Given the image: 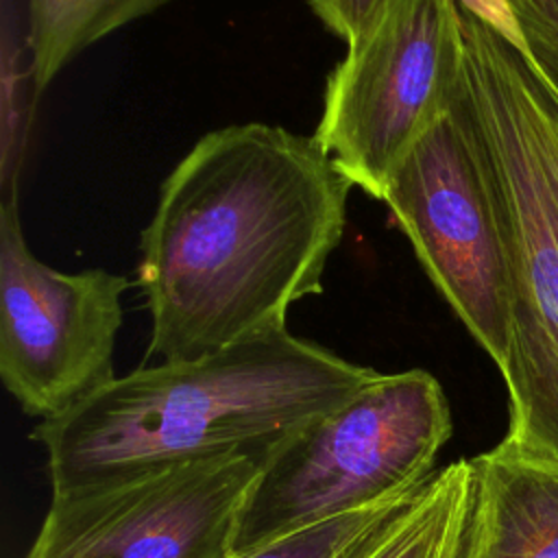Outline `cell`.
Masks as SVG:
<instances>
[{
  "mask_svg": "<svg viewBox=\"0 0 558 558\" xmlns=\"http://www.w3.org/2000/svg\"><path fill=\"white\" fill-rule=\"evenodd\" d=\"M377 375L286 327L196 360L116 377L39 421L52 495L126 482L205 458L257 451L331 410Z\"/></svg>",
  "mask_w": 558,
  "mask_h": 558,
  "instance_id": "cell-2",
  "label": "cell"
},
{
  "mask_svg": "<svg viewBox=\"0 0 558 558\" xmlns=\"http://www.w3.org/2000/svg\"><path fill=\"white\" fill-rule=\"evenodd\" d=\"M129 279L57 270L24 238L17 198L0 203V377L20 408L54 418L116 379Z\"/></svg>",
  "mask_w": 558,
  "mask_h": 558,
  "instance_id": "cell-6",
  "label": "cell"
},
{
  "mask_svg": "<svg viewBox=\"0 0 558 558\" xmlns=\"http://www.w3.org/2000/svg\"><path fill=\"white\" fill-rule=\"evenodd\" d=\"M449 436V403L432 373H377L264 451L235 521L231 554L414 490L436 471Z\"/></svg>",
  "mask_w": 558,
  "mask_h": 558,
  "instance_id": "cell-4",
  "label": "cell"
},
{
  "mask_svg": "<svg viewBox=\"0 0 558 558\" xmlns=\"http://www.w3.org/2000/svg\"><path fill=\"white\" fill-rule=\"evenodd\" d=\"M525 68H527V87H530V118H532L536 150L545 170L547 187L558 207V105L541 85V81L536 78L527 61H525Z\"/></svg>",
  "mask_w": 558,
  "mask_h": 558,
  "instance_id": "cell-13",
  "label": "cell"
},
{
  "mask_svg": "<svg viewBox=\"0 0 558 558\" xmlns=\"http://www.w3.org/2000/svg\"><path fill=\"white\" fill-rule=\"evenodd\" d=\"M351 187L314 135L264 122L205 133L142 231L146 357L196 360L283 329L292 303L323 292Z\"/></svg>",
  "mask_w": 558,
  "mask_h": 558,
  "instance_id": "cell-1",
  "label": "cell"
},
{
  "mask_svg": "<svg viewBox=\"0 0 558 558\" xmlns=\"http://www.w3.org/2000/svg\"><path fill=\"white\" fill-rule=\"evenodd\" d=\"M392 0H307L323 26L347 46L357 44L384 15Z\"/></svg>",
  "mask_w": 558,
  "mask_h": 558,
  "instance_id": "cell-14",
  "label": "cell"
},
{
  "mask_svg": "<svg viewBox=\"0 0 558 558\" xmlns=\"http://www.w3.org/2000/svg\"><path fill=\"white\" fill-rule=\"evenodd\" d=\"M458 4L477 15L480 20H484L486 24H490L504 39H508L519 50L525 48L519 22L508 0H458Z\"/></svg>",
  "mask_w": 558,
  "mask_h": 558,
  "instance_id": "cell-16",
  "label": "cell"
},
{
  "mask_svg": "<svg viewBox=\"0 0 558 558\" xmlns=\"http://www.w3.org/2000/svg\"><path fill=\"white\" fill-rule=\"evenodd\" d=\"M262 456L238 451L52 495L24 558H233Z\"/></svg>",
  "mask_w": 558,
  "mask_h": 558,
  "instance_id": "cell-8",
  "label": "cell"
},
{
  "mask_svg": "<svg viewBox=\"0 0 558 558\" xmlns=\"http://www.w3.org/2000/svg\"><path fill=\"white\" fill-rule=\"evenodd\" d=\"M462 68L451 107L482 166L497 214L512 296L504 379L510 427L499 442L558 462V207L530 118L525 59L458 4Z\"/></svg>",
  "mask_w": 558,
  "mask_h": 558,
  "instance_id": "cell-3",
  "label": "cell"
},
{
  "mask_svg": "<svg viewBox=\"0 0 558 558\" xmlns=\"http://www.w3.org/2000/svg\"><path fill=\"white\" fill-rule=\"evenodd\" d=\"M471 462L475 506L466 558H558V462L504 445Z\"/></svg>",
  "mask_w": 558,
  "mask_h": 558,
  "instance_id": "cell-9",
  "label": "cell"
},
{
  "mask_svg": "<svg viewBox=\"0 0 558 558\" xmlns=\"http://www.w3.org/2000/svg\"><path fill=\"white\" fill-rule=\"evenodd\" d=\"M462 68L458 0H392L329 72L314 137L384 201L414 144L449 113Z\"/></svg>",
  "mask_w": 558,
  "mask_h": 558,
  "instance_id": "cell-5",
  "label": "cell"
},
{
  "mask_svg": "<svg viewBox=\"0 0 558 558\" xmlns=\"http://www.w3.org/2000/svg\"><path fill=\"white\" fill-rule=\"evenodd\" d=\"M519 28L525 44V48L519 52L525 57L541 85L558 105V46L527 24L519 22Z\"/></svg>",
  "mask_w": 558,
  "mask_h": 558,
  "instance_id": "cell-15",
  "label": "cell"
},
{
  "mask_svg": "<svg viewBox=\"0 0 558 558\" xmlns=\"http://www.w3.org/2000/svg\"><path fill=\"white\" fill-rule=\"evenodd\" d=\"M475 506V469L456 460L434 471L366 558H466Z\"/></svg>",
  "mask_w": 558,
  "mask_h": 558,
  "instance_id": "cell-10",
  "label": "cell"
},
{
  "mask_svg": "<svg viewBox=\"0 0 558 558\" xmlns=\"http://www.w3.org/2000/svg\"><path fill=\"white\" fill-rule=\"evenodd\" d=\"M384 203L434 288L504 373L512 333L506 251L482 166L453 107L399 163Z\"/></svg>",
  "mask_w": 558,
  "mask_h": 558,
  "instance_id": "cell-7",
  "label": "cell"
},
{
  "mask_svg": "<svg viewBox=\"0 0 558 558\" xmlns=\"http://www.w3.org/2000/svg\"><path fill=\"white\" fill-rule=\"evenodd\" d=\"M517 22L543 33L558 46V0H508Z\"/></svg>",
  "mask_w": 558,
  "mask_h": 558,
  "instance_id": "cell-17",
  "label": "cell"
},
{
  "mask_svg": "<svg viewBox=\"0 0 558 558\" xmlns=\"http://www.w3.org/2000/svg\"><path fill=\"white\" fill-rule=\"evenodd\" d=\"M418 486L381 504L329 519L233 558H366L414 499Z\"/></svg>",
  "mask_w": 558,
  "mask_h": 558,
  "instance_id": "cell-12",
  "label": "cell"
},
{
  "mask_svg": "<svg viewBox=\"0 0 558 558\" xmlns=\"http://www.w3.org/2000/svg\"><path fill=\"white\" fill-rule=\"evenodd\" d=\"M170 0H28L31 81L39 96L83 50Z\"/></svg>",
  "mask_w": 558,
  "mask_h": 558,
  "instance_id": "cell-11",
  "label": "cell"
}]
</instances>
